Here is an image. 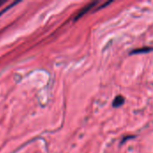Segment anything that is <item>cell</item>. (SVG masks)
Segmentation results:
<instances>
[{
	"label": "cell",
	"mask_w": 153,
	"mask_h": 153,
	"mask_svg": "<svg viewBox=\"0 0 153 153\" xmlns=\"http://www.w3.org/2000/svg\"><path fill=\"white\" fill-rule=\"evenodd\" d=\"M153 48L151 47H144V48H137L134 49L133 52H131V54H142V53H146V52H150L152 51Z\"/></svg>",
	"instance_id": "cell-3"
},
{
	"label": "cell",
	"mask_w": 153,
	"mask_h": 153,
	"mask_svg": "<svg viewBox=\"0 0 153 153\" xmlns=\"http://www.w3.org/2000/svg\"><path fill=\"white\" fill-rule=\"evenodd\" d=\"M97 4H98V2H91V3H90L89 4H87L86 6H84V7H83V8H82V10L77 13V15H76V17L74 18V20L76 21V20L80 19V18H81L82 16H83L87 12H89L92 7H94Z\"/></svg>",
	"instance_id": "cell-1"
},
{
	"label": "cell",
	"mask_w": 153,
	"mask_h": 153,
	"mask_svg": "<svg viewBox=\"0 0 153 153\" xmlns=\"http://www.w3.org/2000/svg\"><path fill=\"white\" fill-rule=\"evenodd\" d=\"M4 4V2H0V6L2 5V4Z\"/></svg>",
	"instance_id": "cell-4"
},
{
	"label": "cell",
	"mask_w": 153,
	"mask_h": 153,
	"mask_svg": "<svg viewBox=\"0 0 153 153\" xmlns=\"http://www.w3.org/2000/svg\"><path fill=\"white\" fill-rule=\"evenodd\" d=\"M124 103H125V99H124V97L121 96V95H119V96H117V97L115 98V100H114L112 105H113L114 108H119V107H121Z\"/></svg>",
	"instance_id": "cell-2"
}]
</instances>
